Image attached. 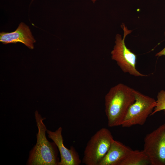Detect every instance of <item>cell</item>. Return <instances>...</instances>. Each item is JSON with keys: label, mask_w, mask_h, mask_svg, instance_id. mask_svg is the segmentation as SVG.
<instances>
[{"label": "cell", "mask_w": 165, "mask_h": 165, "mask_svg": "<svg viewBox=\"0 0 165 165\" xmlns=\"http://www.w3.org/2000/svg\"><path fill=\"white\" fill-rule=\"evenodd\" d=\"M114 140L111 132L102 128L91 138L85 147L82 163L86 165H98Z\"/></svg>", "instance_id": "3957f363"}, {"label": "cell", "mask_w": 165, "mask_h": 165, "mask_svg": "<svg viewBox=\"0 0 165 165\" xmlns=\"http://www.w3.org/2000/svg\"><path fill=\"white\" fill-rule=\"evenodd\" d=\"M134 90L120 83L112 87L105 95V112L108 127L121 126L128 109L135 101Z\"/></svg>", "instance_id": "6da1fadb"}, {"label": "cell", "mask_w": 165, "mask_h": 165, "mask_svg": "<svg viewBox=\"0 0 165 165\" xmlns=\"http://www.w3.org/2000/svg\"><path fill=\"white\" fill-rule=\"evenodd\" d=\"M124 31L123 38L119 34L115 37V45L111 52V58L116 61L118 66L125 73H128L136 77L146 76L147 75L141 73L136 68L137 56L126 46L125 40L126 36L132 31L122 23L121 26Z\"/></svg>", "instance_id": "277c9868"}, {"label": "cell", "mask_w": 165, "mask_h": 165, "mask_svg": "<svg viewBox=\"0 0 165 165\" xmlns=\"http://www.w3.org/2000/svg\"><path fill=\"white\" fill-rule=\"evenodd\" d=\"M135 100L128 109L122 123L123 127L144 125L151 115L156 105V100L140 92L134 90Z\"/></svg>", "instance_id": "5b68a950"}, {"label": "cell", "mask_w": 165, "mask_h": 165, "mask_svg": "<svg viewBox=\"0 0 165 165\" xmlns=\"http://www.w3.org/2000/svg\"><path fill=\"white\" fill-rule=\"evenodd\" d=\"M143 150L151 165H165V123L146 135Z\"/></svg>", "instance_id": "8992f818"}, {"label": "cell", "mask_w": 165, "mask_h": 165, "mask_svg": "<svg viewBox=\"0 0 165 165\" xmlns=\"http://www.w3.org/2000/svg\"><path fill=\"white\" fill-rule=\"evenodd\" d=\"M132 150L120 141L114 140L98 165H119Z\"/></svg>", "instance_id": "9c48e42d"}, {"label": "cell", "mask_w": 165, "mask_h": 165, "mask_svg": "<svg viewBox=\"0 0 165 165\" xmlns=\"http://www.w3.org/2000/svg\"><path fill=\"white\" fill-rule=\"evenodd\" d=\"M0 41L4 44L20 42L31 49L36 42L28 26L21 22L16 29L11 32L0 33Z\"/></svg>", "instance_id": "ba28073f"}, {"label": "cell", "mask_w": 165, "mask_h": 165, "mask_svg": "<svg viewBox=\"0 0 165 165\" xmlns=\"http://www.w3.org/2000/svg\"><path fill=\"white\" fill-rule=\"evenodd\" d=\"M33 0H32V1H33Z\"/></svg>", "instance_id": "9a60e30c"}, {"label": "cell", "mask_w": 165, "mask_h": 165, "mask_svg": "<svg viewBox=\"0 0 165 165\" xmlns=\"http://www.w3.org/2000/svg\"><path fill=\"white\" fill-rule=\"evenodd\" d=\"M164 35L165 36V31L164 32ZM162 56H165V47L159 52L156 53V56L160 57Z\"/></svg>", "instance_id": "7c38bea8"}, {"label": "cell", "mask_w": 165, "mask_h": 165, "mask_svg": "<svg viewBox=\"0 0 165 165\" xmlns=\"http://www.w3.org/2000/svg\"><path fill=\"white\" fill-rule=\"evenodd\" d=\"M163 111H164V115H165V110H164Z\"/></svg>", "instance_id": "5bb4252c"}, {"label": "cell", "mask_w": 165, "mask_h": 165, "mask_svg": "<svg viewBox=\"0 0 165 165\" xmlns=\"http://www.w3.org/2000/svg\"><path fill=\"white\" fill-rule=\"evenodd\" d=\"M162 110H165V90H161L158 93L156 105L151 115Z\"/></svg>", "instance_id": "8fae6325"}, {"label": "cell", "mask_w": 165, "mask_h": 165, "mask_svg": "<svg viewBox=\"0 0 165 165\" xmlns=\"http://www.w3.org/2000/svg\"><path fill=\"white\" fill-rule=\"evenodd\" d=\"M38 132L35 145L30 151L27 162L28 165H58L57 147L55 143L47 139L46 133L47 128L42 118L38 111L35 113Z\"/></svg>", "instance_id": "7a4b0ae2"}, {"label": "cell", "mask_w": 165, "mask_h": 165, "mask_svg": "<svg viewBox=\"0 0 165 165\" xmlns=\"http://www.w3.org/2000/svg\"><path fill=\"white\" fill-rule=\"evenodd\" d=\"M151 165L150 160L143 150H132L120 163L119 165Z\"/></svg>", "instance_id": "30bf717a"}, {"label": "cell", "mask_w": 165, "mask_h": 165, "mask_svg": "<svg viewBox=\"0 0 165 165\" xmlns=\"http://www.w3.org/2000/svg\"><path fill=\"white\" fill-rule=\"evenodd\" d=\"M62 130L61 127L55 131L46 130L49 138L55 143L60 153L61 160L58 165H80L82 161L75 148L71 146L70 149H68L64 145Z\"/></svg>", "instance_id": "52a82bcc"}, {"label": "cell", "mask_w": 165, "mask_h": 165, "mask_svg": "<svg viewBox=\"0 0 165 165\" xmlns=\"http://www.w3.org/2000/svg\"><path fill=\"white\" fill-rule=\"evenodd\" d=\"M91 1L94 3H95V2L98 0H90Z\"/></svg>", "instance_id": "4fadbf2b"}]
</instances>
